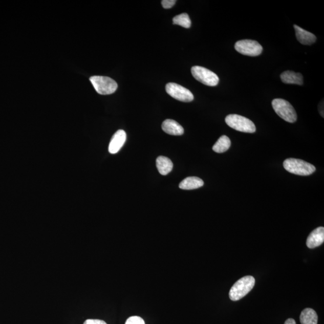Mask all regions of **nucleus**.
<instances>
[{
    "label": "nucleus",
    "mask_w": 324,
    "mask_h": 324,
    "mask_svg": "<svg viewBox=\"0 0 324 324\" xmlns=\"http://www.w3.org/2000/svg\"><path fill=\"white\" fill-rule=\"evenodd\" d=\"M173 24L175 25L182 26L186 29H189L191 27V20L188 14L184 13L177 15L173 18Z\"/></svg>",
    "instance_id": "18"
},
{
    "label": "nucleus",
    "mask_w": 324,
    "mask_h": 324,
    "mask_svg": "<svg viewBox=\"0 0 324 324\" xmlns=\"http://www.w3.org/2000/svg\"><path fill=\"white\" fill-rule=\"evenodd\" d=\"M127 135L123 130L118 131L113 135L109 145V152L111 154H116L119 152L126 141Z\"/></svg>",
    "instance_id": "9"
},
{
    "label": "nucleus",
    "mask_w": 324,
    "mask_h": 324,
    "mask_svg": "<svg viewBox=\"0 0 324 324\" xmlns=\"http://www.w3.org/2000/svg\"><path fill=\"white\" fill-rule=\"evenodd\" d=\"M294 29L296 37L299 43L305 45H311L316 41L314 34L296 25H294Z\"/></svg>",
    "instance_id": "11"
},
{
    "label": "nucleus",
    "mask_w": 324,
    "mask_h": 324,
    "mask_svg": "<svg viewBox=\"0 0 324 324\" xmlns=\"http://www.w3.org/2000/svg\"><path fill=\"white\" fill-rule=\"evenodd\" d=\"M235 49L239 53L250 57L258 56L263 50L257 41L252 40H239L235 44Z\"/></svg>",
    "instance_id": "7"
},
{
    "label": "nucleus",
    "mask_w": 324,
    "mask_h": 324,
    "mask_svg": "<svg viewBox=\"0 0 324 324\" xmlns=\"http://www.w3.org/2000/svg\"><path fill=\"white\" fill-rule=\"evenodd\" d=\"M96 91L102 95H111L116 91L117 83L107 76H94L90 78Z\"/></svg>",
    "instance_id": "5"
},
{
    "label": "nucleus",
    "mask_w": 324,
    "mask_h": 324,
    "mask_svg": "<svg viewBox=\"0 0 324 324\" xmlns=\"http://www.w3.org/2000/svg\"><path fill=\"white\" fill-rule=\"evenodd\" d=\"M161 3L163 8L168 9L172 8L175 5L176 1V0H163Z\"/></svg>",
    "instance_id": "20"
},
{
    "label": "nucleus",
    "mask_w": 324,
    "mask_h": 324,
    "mask_svg": "<svg viewBox=\"0 0 324 324\" xmlns=\"http://www.w3.org/2000/svg\"><path fill=\"white\" fill-rule=\"evenodd\" d=\"M162 130L167 134L180 136L184 134V128L179 123L173 120L167 119L163 122Z\"/></svg>",
    "instance_id": "12"
},
{
    "label": "nucleus",
    "mask_w": 324,
    "mask_h": 324,
    "mask_svg": "<svg viewBox=\"0 0 324 324\" xmlns=\"http://www.w3.org/2000/svg\"><path fill=\"white\" fill-rule=\"evenodd\" d=\"M226 123L230 127L244 133H255L256 126L252 121L237 114H230L225 118Z\"/></svg>",
    "instance_id": "3"
},
{
    "label": "nucleus",
    "mask_w": 324,
    "mask_h": 324,
    "mask_svg": "<svg viewBox=\"0 0 324 324\" xmlns=\"http://www.w3.org/2000/svg\"><path fill=\"white\" fill-rule=\"evenodd\" d=\"M83 324H107L102 320L99 319H87Z\"/></svg>",
    "instance_id": "21"
},
{
    "label": "nucleus",
    "mask_w": 324,
    "mask_h": 324,
    "mask_svg": "<svg viewBox=\"0 0 324 324\" xmlns=\"http://www.w3.org/2000/svg\"><path fill=\"white\" fill-rule=\"evenodd\" d=\"M324 242V228H317L311 233L308 237L306 245L309 249H314L320 246Z\"/></svg>",
    "instance_id": "10"
},
{
    "label": "nucleus",
    "mask_w": 324,
    "mask_h": 324,
    "mask_svg": "<svg viewBox=\"0 0 324 324\" xmlns=\"http://www.w3.org/2000/svg\"><path fill=\"white\" fill-rule=\"evenodd\" d=\"M272 106L275 112L285 121L290 123H294L297 121V113L294 107L288 101L275 99L272 101Z\"/></svg>",
    "instance_id": "4"
},
{
    "label": "nucleus",
    "mask_w": 324,
    "mask_h": 324,
    "mask_svg": "<svg viewBox=\"0 0 324 324\" xmlns=\"http://www.w3.org/2000/svg\"><path fill=\"white\" fill-rule=\"evenodd\" d=\"M282 81L287 84H296L302 85L303 84V76L299 73L287 71L280 75Z\"/></svg>",
    "instance_id": "13"
},
{
    "label": "nucleus",
    "mask_w": 324,
    "mask_h": 324,
    "mask_svg": "<svg viewBox=\"0 0 324 324\" xmlns=\"http://www.w3.org/2000/svg\"><path fill=\"white\" fill-rule=\"evenodd\" d=\"M231 142L230 139L225 135L219 138L218 141L212 147V150L218 153H223L228 151L231 147Z\"/></svg>",
    "instance_id": "17"
},
{
    "label": "nucleus",
    "mask_w": 324,
    "mask_h": 324,
    "mask_svg": "<svg viewBox=\"0 0 324 324\" xmlns=\"http://www.w3.org/2000/svg\"><path fill=\"white\" fill-rule=\"evenodd\" d=\"M166 92L174 99L183 102H190L194 99L190 90L176 83H168L166 85Z\"/></svg>",
    "instance_id": "8"
},
{
    "label": "nucleus",
    "mask_w": 324,
    "mask_h": 324,
    "mask_svg": "<svg viewBox=\"0 0 324 324\" xmlns=\"http://www.w3.org/2000/svg\"><path fill=\"white\" fill-rule=\"evenodd\" d=\"M203 180L197 177H187L182 181L179 187L183 190H193L204 186Z\"/></svg>",
    "instance_id": "14"
},
{
    "label": "nucleus",
    "mask_w": 324,
    "mask_h": 324,
    "mask_svg": "<svg viewBox=\"0 0 324 324\" xmlns=\"http://www.w3.org/2000/svg\"><path fill=\"white\" fill-rule=\"evenodd\" d=\"M191 74L197 81L207 86L214 87L218 84L219 78L214 72L201 66H193L191 69Z\"/></svg>",
    "instance_id": "6"
},
{
    "label": "nucleus",
    "mask_w": 324,
    "mask_h": 324,
    "mask_svg": "<svg viewBox=\"0 0 324 324\" xmlns=\"http://www.w3.org/2000/svg\"><path fill=\"white\" fill-rule=\"evenodd\" d=\"M284 167L289 172L301 176L311 175L316 170L315 167L311 163L294 158L285 160Z\"/></svg>",
    "instance_id": "2"
},
{
    "label": "nucleus",
    "mask_w": 324,
    "mask_h": 324,
    "mask_svg": "<svg viewBox=\"0 0 324 324\" xmlns=\"http://www.w3.org/2000/svg\"><path fill=\"white\" fill-rule=\"evenodd\" d=\"M301 324H318V315L314 310L306 308L302 311L300 317Z\"/></svg>",
    "instance_id": "16"
},
{
    "label": "nucleus",
    "mask_w": 324,
    "mask_h": 324,
    "mask_svg": "<svg viewBox=\"0 0 324 324\" xmlns=\"http://www.w3.org/2000/svg\"><path fill=\"white\" fill-rule=\"evenodd\" d=\"M255 284V279L253 276L243 277L232 286L229 291V298L232 301H236L249 293Z\"/></svg>",
    "instance_id": "1"
},
{
    "label": "nucleus",
    "mask_w": 324,
    "mask_h": 324,
    "mask_svg": "<svg viewBox=\"0 0 324 324\" xmlns=\"http://www.w3.org/2000/svg\"><path fill=\"white\" fill-rule=\"evenodd\" d=\"M156 166L162 176H166L172 171L173 163L169 158L165 156H159L156 159Z\"/></svg>",
    "instance_id": "15"
},
{
    "label": "nucleus",
    "mask_w": 324,
    "mask_h": 324,
    "mask_svg": "<svg viewBox=\"0 0 324 324\" xmlns=\"http://www.w3.org/2000/svg\"><path fill=\"white\" fill-rule=\"evenodd\" d=\"M125 324H145V323L141 317L135 316L128 318Z\"/></svg>",
    "instance_id": "19"
},
{
    "label": "nucleus",
    "mask_w": 324,
    "mask_h": 324,
    "mask_svg": "<svg viewBox=\"0 0 324 324\" xmlns=\"http://www.w3.org/2000/svg\"><path fill=\"white\" fill-rule=\"evenodd\" d=\"M285 324H296V322L294 319L290 318L286 320Z\"/></svg>",
    "instance_id": "22"
}]
</instances>
